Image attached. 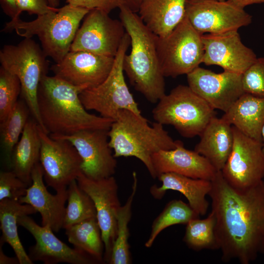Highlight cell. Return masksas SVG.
Listing matches in <instances>:
<instances>
[{"instance_id": "6da1fadb", "label": "cell", "mask_w": 264, "mask_h": 264, "mask_svg": "<svg viewBox=\"0 0 264 264\" xmlns=\"http://www.w3.org/2000/svg\"><path fill=\"white\" fill-rule=\"evenodd\" d=\"M208 196L216 220V235L222 260L248 264L264 245V181L236 188L217 171Z\"/></svg>"}, {"instance_id": "4316f807", "label": "cell", "mask_w": 264, "mask_h": 264, "mask_svg": "<svg viewBox=\"0 0 264 264\" xmlns=\"http://www.w3.org/2000/svg\"><path fill=\"white\" fill-rule=\"evenodd\" d=\"M37 212L31 205L10 199L0 200V223L2 232L0 242L8 243L14 250L20 264H32L20 241L18 231L19 216Z\"/></svg>"}, {"instance_id": "74e56055", "label": "cell", "mask_w": 264, "mask_h": 264, "mask_svg": "<svg viewBox=\"0 0 264 264\" xmlns=\"http://www.w3.org/2000/svg\"><path fill=\"white\" fill-rule=\"evenodd\" d=\"M19 15L23 11L37 16L56 11L59 8L50 6L47 0H16Z\"/></svg>"}, {"instance_id": "7bdbcfd3", "label": "cell", "mask_w": 264, "mask_h": 264, "mask_svg": "<svg viewBox=\"0 0 264 264\" xmlns=\"http://www.w3.org/2000/svg\"><path fill=\"white\" fill-rule=\"evenodd\" d=\"M50 6L57 8L59 4V0H47Z\"/></svg>"}, {"instance_id": "e575fe53", "label": "cell", "mask_w": 264, "mask_h": 264, "mask_svg": "<svg viewBox=\"0 0 264 264\" xmlns=\"http://www.w3.org/2000/svg\"><path fill=\"white\" fill-rule=\"evenodd\" d=\"M245 92L264 97V57L255 62L242 74Z\"/></svg>"}, {"instance_id": "7402d4cb", "label": "cell", "mask_w": 264, "mask_h": 264, "mask_svg": "<svg viewBox=\"0 0 264 264\" xmlns=\"http://www.w3.org/2000/svg\"><path fill=\"white\" fill-rule=\"evenodd\" d=\"M160 186L154 185L150 193L155 199H160L168 190L181 193L187 199L190 207L199 215L206 214L209 202L206 198L212 188L211 180L193 178L174 173H166L158 177Z\"/></svg>"}, {"instance_id": "8992f818", "label": "cell", "mask_w": 264, "mask_h": 264, "mask_svg": "<svg viewBox=\"0 0 264 264\" xmlns=\"http://www.w3.org/2000/svg\"><path fill=\"white\" fill-rule=\"evenodd\" d=\"M155 122L173 126L184 137L199 135L215 110L188 86L179 85L163 96L152 110Z\"/></svg>"}, {"instance_id": "d590c367", "label": "cell", "mask_w": 264, "mask_h": 264, "mask_svg": "<svg viewBox=\"0 0 264 264\" xmlns=\"http://www.w3.org/2000/svg\"><path fill=\"white\" fill-rule=\"evenodd\" d=\"M29 186L12 171L0 173V200L7 198L19 201Z\"/></svg>"}, {"instance_id": "8d00e7d4", "label": "cell", "mask_w": 264, "mask_h": 264, "mask_svg": "<svg viewBox=\"0 0 264 264\" xmlns=\"http://www.w3.org/2000/svg\"><path fill=\"white\" fill-rule=\"evenodd\" d=\"M68 4L88 9H98L108 14L113 9L127 4L126 0H66Z\"/></svg>"}, {"instance_id": "bcb514c9", "label": "cell", "mask_w": 264, "mask_h": 264, "mask_svg": "<svg viewBox=\"0 0 264 264\" xmlns=\"http://www.w3.org/2000/svg\"><path fill=\"white\" fill-rule=\"evenodd\" d=\"M217 0L223 1V0Z\"/></svg>"}, {"instance_id": "484cf974", "label": "cell", "mask_w": 264, "mask_h": 264, "mask_svg": "<svg viewBox=\"0 0 264 264\" xmlns=\"http://www.w3.org/2000/svg\"><path fill=\"white\" fill-rule=\"evenodd\" d=\"M41 148L39 125L34 118H29L13 149L10 167V170L28 186L32 184V170L40 162Z\"/></svg>"}, {"instance_id": "603a6c76", "label": "cell", "mask_w": 264, "mask_h": 264, "mask_svg": "<svg viewBox=\"0 0 264 264\" xmlns=\"http://www.w3.org/2000/svg\"><path fill=\"white\" fill-rule=\"evenodd\" d=\"M199 136L200 140L194 151L205 157L217 171H221L233 148L232 126L215 116Z\"/></svg>"}, {"instance_id": "8fae6325", "label": "cell", "mask_w": 264, "mask_h": 264, "mask_svg": "<svg viewBox=\"0 0 264 264\" xmlns=\"http://www.w3.org/2000/svg\"><path fill=\"white\" fill-rule=\"evenodd\" d=\"M185 16L199 33L218 34L249 25L252 16L230 0H187Z\"/></svg>"}, {"instance_id": "277c9868", "label": "cell", "mask_w": 264, "mask_h": 264, "mask_svg": "<svg viewBox=\"0 0 264 264\" xmlns=\"http://www.w3.org/2000/svg\"><path fill=\"white\" fill-rule=\"evenodd\" d=\"M109 144L115 157H135L145 166L151 176L157 177L152 156L162 150L176 148L174 140L157 122L152 126L142 114L128 110H121L109 131Z\"/></svg>"}, {"instance_id": "e0dca14e", "label": "cell", "mask_w": 264, "mask_h": 264, "mask_svg": "<svg viewBox=\"0 0 264 264\" xmlns=\"http://www.w3.org/2000/svg\"><path fill=\"white\" fill-rule=\"evenodd\" d=\"M18 223L30 232L35 240V244L29 248L28 254L33 262L41 261L44 264L99 263L86 252L68 246L55 236L50 227L40 226L28 215L19 216Z\"/></svg>"}, {"instance_id": "83f0119b", "label": "cell", "mask_w": 264, "mask_h": 264, "mask_svg": "<svg viewBox=\"0 0 264 264\" xmlns=\"http://www.w3.org/2000/svg\"><path fill=\"white\" fill-rule=\"evenodd\" d=\"M68 241L96 259L103 262L104 245L97 218H91L65 229Z\"/></svg>"}, {"instance_id": "7c38bea8", "label": "cell", "mask_w": 264, "mask_h": 264, "mask_svg": "<svg viewBox=\"0 0 264 264\" xmlns=\"http://www.w3.org/2000/svg\"><path fill=\"white\" fill-rule=\"evenodd\" d=\"M126 31L121 21L100 10H89L75 35L71 51H84L115 57Z\"/></svg>"}, {"instance_id": "b9f144b4", "label": "cell", "mask_w": 264, "mask_h": 264, "mask_svg": "<svg viewBox=\"0 0 264 264\" xmlns=\"http://www.w3.org/2000/svg\"><path fill=\"white\" fill-rule=\"evenodd\" d=\"M142 0H126L127 5L134 11H138Z\"/></svg>"}, {"instance_id": "7a4b0ae2", "label": "cell", "mask_w": 264, "mask_h": 264, "mask_svg": "<svg viewBox=\"0 0 264 264\" xmlns=\"http://www.w3.org/2000/svg\"><path fill=\"white\" fill-rule=\"evenodd\" d=\"M87 89L55 76L45 75L38 90L40 115L45 132L69 135L83 130H109L114 120L89 113L80 94Z\"/></svg>"}, {"instance_id": "60d3db41", "label": "cell", "mask_w": 264, "mask_h": 264, "mask_svg": "<svg viewBox=\"0 0 264 264\" xmlns=\"http://www.w3.org/2000/svg\"><path fill=\"white\" fill-rule=\"evenodd\" d=\"M238 6L244 8L248 5L254 3L264 2V0H230Z\"/></svg>"}, {"instance_id": "ee69618b", "label": "cell", "mask_w": 264, "mask_h": 264, "mask_svg": "<svg viewBox=\"0 0 264 264\" xmlns=\"http://www.w3.org/2000/svg\"><path fill=\"white\" fill-rule=\"evenodd\" d=\"M262 139H263L262 151H263V154L264 155V124L262 128Z\"/></svg>"}, {"instance_id": "9c48e42d", "label": "cell", "mask_w": 264, "mask_h": 264, "mask_svg": "<svg viewBox=\"0 0 264 264\" xmlns=\"http://www.w3.org/2000/svg\"><path fill=\"white\" fill-rule=\"evenodd\" d=\"M202 35L193 27L185 16L169 34L158 37L157 53L165 77L187 75L202 63Z\"/></svg>"}, {"instance_id": "ab89813d", "label": "cell", "mask_w": 264, "mask_h": 264, "mask_svg": "<svg viewBox=\"0 0 264 264\" xmlns=\"http://www.w3.org/2000/svg\"><path fill=\"white\" fill-rule=\"evenodd\" d=\"M3 243L0 242V264H20L19 261L15 257H9L3 253L1 249Z\"/></svg>"}, {"instance_id": "52a82bcc", "label": "cell", "mask_w": 264, "mask_h": 264, "mask_svg": "<svg viewBox=\"0 0 264 264\" xmlns=\"http://www.w3.org/2000/svg\"><path fill=\"white\" fill-rule=\"evenodd\" d=\"M46 57L31 38H24L17 45H5L0 50L1 66L19 79L22 98L32 118L45 132L39 110L38 90L42 79L47 75Z\"/></svg>"}, {"instance_id": "d6a6232c", "label": "cell", "mask_w": 264, "mask_h": 264, "mask_svg": "<svg viewBox=\"0 0 264 264\" xmlns=\"http://www.w3.org/2000/svg\"><path fill=\"white\" fill-rule=\"evenodd\" d=\"M216 220L211 212L204 219H194L186 224L183 241L191 249H219L216 235Z\"/></svg>"}, {"instance_id": "1f68e13d", "label": "cell", "mask_w": 264, "mask_h": 264, "mask_svg": "<svg viewBox=\"0 0 264 264\" xmlns=\"http://www.w3.org/2000/svg\"><path fill=\"white\" fill-rule=\"evenodd\" d=\"M67 204L64 220L63 228L84 220L96 218V211L90 197L78 185L76 179L67 188Z\"/></svg>"}, {"instance_id": "f6af8a7d", "label": "cell", "mask_w": 264, "mask_h": 264, "mask_svg": "<svg viewBox=\"0 0 264 264\" xmlns=\"http://www.w3.org/2000/svg\"><path fill=\"white\" fill-rule=\"evenodd\" d=\"M262 252H263L264 253V245L263 249V250H262Z\"/></svg>"}, {"instance_id": "ac0fdd59", "label": "cell", "mask_w": 264, "mask_h": 264, "mask_svg": "<svg viewBox=\"0 0 264 264\" xmlns=\"http://www.w3.org/2000/svg\"><path fill=\"white\" fill-rule=\"evenodd\" d=\"M202 63L216 65L224 71L242 74L256 60L254 51L242 42L238 30L203 34Z\"/></svg>"}, {"instance_id": "ba28073f", "label": "cell", "mask_w": 264, "mask_h": 264, "mask_svg": "<svg viewBox=\"0 0 264 264\" xmlns=\"http://www.w3.org/2000/svg\"><path fill=\"white\" fill-rule=\"evenodd\" d=\"M130 44V37L126 32L107 78L99 85L86 89L80 94V100L87 110H95L101 116L113 120L122 110L141 114L124 76L123 59Z\"/></svg>"}, {"instance_id": "836d02e7", "label": "cell", "mask_w": 264, "mask_h": 264, "mask_svg": "<svg viewBox=\"0 0 264 264\" xmlns=\"http://www.w3.org/2000/svg\"><path fill=\"white\" fill-rule=\"evenodd\" d=\"M20 81L15 74L0 67V123L4 121L21 94Z\"/></svg>"}, {"instance_id": "f35d334b", "label": "cell", "mask_w": 264, "mask_h": 264, "mask_svg": "<svg viewBox=\"0 0 264 264\" xmlns=\"http://www.w3.org/2000/svg\"><path fill=\"white\" fill-rule=\"evenodd\" d=\"M0 2L4 13L11 19L20 17L16 0H0Z\"/></svg>"}, {"instance_id": "f1b7e54d", "label": "cell", "mask_w": 264, "mask_h": 264, "mask_svg": "<svg viewBox=\"0 0 264 264\" xmlns=\"http://www.w3.org/2000/svg\"><path fill=\"white\" fill-rule=\"evenodd\" d=\"M30 114L25 102L18 100L6 119L0 123V147L4 162L10 170L13 149L29 119Z\"/></svg>"}, {"instance_id": "5b68a950", "label": "cell", "mask_w": 264, "mask_h": 264, "mask_svg": "<svg viewBox=\"0 0 264 264\" xmlns=\"http://www.w3.org/2000/svg\"><path fill=\"white\" fill-rule=\"evenodd\" d=\"M89 11L67 4L56 11L37 16L31 21H24L20 17L11 19L2 31H15L24 38L37 36L46 56L59 63L70 51L80 23Z\"/></svg>"}, {"instance_id": "4fadbf2b", "label": "cell", "mask_w": 264, "mask_h": 264, "mask_svg": "<svg viewBox=\"0 0 264 264\" xmlns=\"http://www.w3.org/2000/svg\"><path fill=\"white\" fill-rule=\"evenodd\" d=\"M232 126L233 148L221 172L230 185L243 189L258 184L264 178L263 144Z\"/></svg>"}, {"instance_id": "5bb4252c", "label": "cell", "mask_w": 264, "mask_h": 264, "mask_svg": "<svg viewBox=\"0 0 264 264\" xmlns=\"http://www.w3.org/2000/svg\"><path fill=\"white\" fill-rule=\"evenodd\" d=\"M109 130H83L69 135L49 134L66 140L76 149L82 163L81 172L87 177L99 179L113 176L117 160L109 144Z\"/></svg>"}, {"instance_id": "cb8c5ba5", "label": "cell", "mask_w": 264, "mask_h": 264, "mask_svg": "<svg viewBox=\"0 0 264 264\" xmlns=\"http://www.w3.org/2000/svg\"><path fill=\"white\" fill-rule=\"evenodd\" d=\"M187 0H142L138 15L155 35L169 34L185 18Z\"/></svg>"}, {"instance_id": "30bf717a", "label": "cell", "mask_w": 264, "mask_h": 264, "mask_svg": "<svg viewBox=\"0 0 264 264\" xmlns=\"http://www.w3.org/2000/svg\"><path fill=\"white\" fill-rule=\"evenodd\" d=\"M41 142L40 163L48 186L56 192L67 189L82 173V159L68 141L54 138L39 126Z\"/></svg>"}, {"instance_id": "2e32d148", "label": "cell", "mask_w": 264, "mask_h": 264, "mask_svg": "<svg viewBox=\"0 0 264 264\" xmlns=\"http://www.w3.org/2000/svg\"><path fill=\"white\" fill-rule=\"evenodd\" d=\"M188 86L214 110L227 111L245 93L242 74L223 71L215 73L198 67L187 74Z\"/></svg>"}, {"instance_id": "d4e9b609", "label": "cell", "mask_w": 264, "mask_h": 264, "mask_svg": "<svg viewBox=\"0 0 264 264\" xmlns=\"http://www.w3.org/2000/svg\"><path fill=\"white\" fill-rule=\"evenodd\" d=\"M221 118L244 134L263 144L264 97L245 92Z\"/></svg>"}, {"instance_id": "d6986e66", "label": "cell", "mask_w": 264, "mask_h": 264, "mask_svg": "<svg viewBox=\"0 0 264 264\" xmlns=\"http://www.w3.org/2000/svg\"><path fill=\"white\" fill-rule=\"evenodd\" d=\"M115 57L84 51H70L59 63L52 66L54 76L77 86L87 88L101 84L110 73Z\"/></svg>"}, {"instance_id": "f546056e", "label": "cell", "mask_w": 264, "mask_h": 264, "mask_svg": "<svg viewBox=\"0 0 264 264\" xmlns=\"http://www.w3.org/2000/svg\"><path fill=\"white\" fill-rule=\"evenodd\" d=\"M133 183L130 195L126 203L121 206L117 217V234L113 244L110 259V264H129L132 262L129 243V230L128 225L132 217V208L137 188L136 173L132 174Z\"/></svg>"}, {"instance_id": "9a60e30c", "label": "cell", "mask_w": 264, "mask_h": 264, "mask_svg": "<svg viewBox=\"0 0 264 264\" xmlns=\"http://www.w3.org/2000/svg\"><path fill=\"white\" fill-rule=\"evenodd\" d=\"M76 180L94 203L104 245V260L109 263L117 234V214L121 206L116 180L113 176L93 179L82 173Z\"/></svg>"}, {"instance_id": "3957f363", "label": "cell", "mask_w": 264, "mask_h": 264, "mask_svg": "<svg viewBox=\"0 0 264 264\" xmlns=\"http://www.w3.org/2000/svg\"><path fill=\"white\" fill-rule=\"evenodd\" d=\"M119 9L120 21L131 39V51L123 59L124 72L136 91L149 102L157 103L166 94L157 50L158 36L127 4Z\"/></svg>"}, {"instance_id": "44dd1931", "label": "cell", "mask_w": 264, "mask_h": 264, "mask_svg": "<svg viewBox=\"0 0 264 264\" xmlns=\"http://www.w3.org/2000/svg\"><path fill=\"white\" fill-rule=\"evenodd\" d=\"M152 161L157 177L164 173H174L211 181L218 171L205 157L194 150L186 149L179 140L175 149L155 153Z\"/></svg>"}, {"instance_id": "4dcf8cb0", "label": "cell", "mask_w": 264, "mask_h": 264, "mask_svg": "<svg viewBox=\"0 0 264 264\" xmlns=\"http://www.w3.org/2000/svg\"><path fill=\"white\" fill-rule=\"evenodd\" d=\"M199 216L189 204L181 200L169 201L154 220L150 236L145 243V247H151L158 235L166 228L176 224H186Z\"/></svg>"}, {"instance_id": "ffe728a7", "label": "cell", "mask_w": 264, "mask_h": 264, "mask_svg": "<svg viewBox=\"0 0 264 264\" xmlns=\"http://www.w3.org/2000/svg\"><path fill=\"white\" fill-rule=\"evenodd\" d=\"M32 184L27 188L25 195L19 202L32 206L42 218V225L48 226L53 232L63 228L67 201V189L50 194L44 181V171L39 162L34 166L31 175Z\"/></svg>"}]
</instances>
